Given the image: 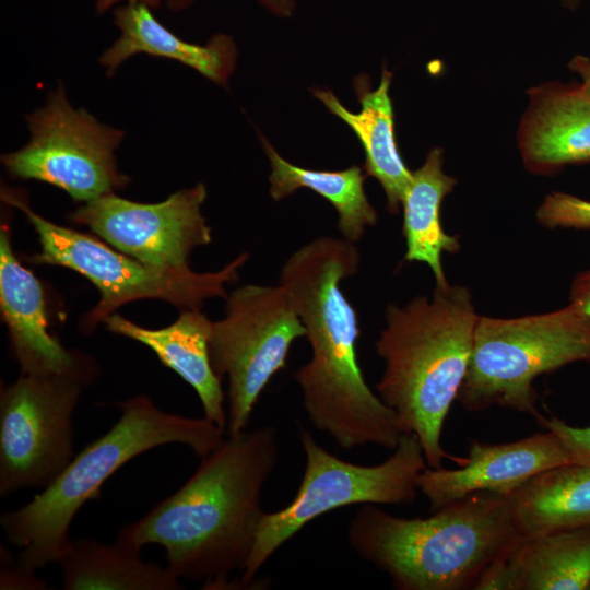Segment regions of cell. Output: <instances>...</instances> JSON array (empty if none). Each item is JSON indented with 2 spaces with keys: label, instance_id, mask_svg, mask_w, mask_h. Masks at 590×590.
<instances>
[{
  "label": "cell",
  "instance_id": "obj_1",
  "mask_svg": "<svg viewBox=\"0 0 590 590\" xmlns=\"http://www.w3.org/2000/svg\"><path fill=\"white\" fill-rule=\"evenodd\" d=\"M359 266L355 244L322 236L285 261L280 284L306 329L311 357L293 378L306 414L344 450L375 445L394 450L404 433L396 412L367 385L357 358V312L341 290Z\"/></svg>",
  "mask_w": 590,
  "mask_h": 590
},
{
  "label": "cell",
  "instance_id": "obj_2",
  "mask_svg": "<svg viewBox=\"0 0 590 590\" xmlns=\"http://www.w3.org/2000/svg\"><path fill=\"white\" fill-rule=\"evenodd\" d=\"M276 435L271 425L228 435L177 492L126 524L117 540L139 550L162 545L176 577L223 586L251 554L266 514L263 487L278 464Z\"/></svg>",
  "mask_w": 590,
  "mask_h": 590
},
{
  "label": "cell",
  "instance_id": "obj_3",
  "mask_svg": "<svg viewBox=\"0 0 590 590\" xmlns=\"http://www.w3.org/2000/svg\"><path fill=\"white\" fill-rule=\"evenodd\" d=\"M477 319L469 290L450 284L436 286L432 299L418 296L386 310L376 342L385 369L376 389L403 432L417 437L429 468L467 460L448 453L440 438L469 367Z\"/></svg>",
  "mask_w": 590,
  "mask_h": 590
},
{
  "label": "cell",
  "instance_id": "obj_4",
  "mask_svg": "<svg viewBox=\"0 0 590 590\" xmlns=\"http://www.w3.org/2000/svg\"><path fill=\"white\" fill-rule=\"evenodd\" d=\"M433 512L406 519L365 504L350 522L349 543L396 589L464 590L522 540L507 494L476 492Z\"/></svg>",
  "mask_w": 590,
  "mask_h": 590
},
{
  "label": "cell",
  "instance_id": "obj_5",
  "mask_svg": "<svg viewBox=\"0 0 590 590\" xmlns=\"http://www.w3.org/2000/svg\"><path fill=\"white\" fill-rule=\"evenodd\" d=\"M121 415L103 436L78 453L63 472L23 507L2 514L0 524L21 553L17 566L35 573L59 563L71 544L69 528L79 509L101 496V487L119 468L143 452L182 444L205 457L224 439L208 418H191L158 409L139 394L119 402Z\"/></svg>",
  "mask_w": 590,
  "mask_h": 590
},
{
  "label": "cell",
  "instance_id": "obj_6",
  "mask_svg": "<svg viewBox=\"0 0 590 590\" xmlns=\"http://www.w3.org/2000/svg\"><path fill=\"white\" fill-rule=\"evenodd\" d=\"M576 362L590 363V327L567 307L515 319L479 316L457 400L470 412L497 404L540 422L534 379Z\"/></svg>",
  "mask_w": 590,
  "mask_h": 590
},
{
  "label": "cell",
  "instance_id": "obj_7",
  "mask_svg": "<svg viewBox=\"0 0 590 590\" xmlns=\"http://www.w3.org/2000/svg\"><path fill=\"white\" fill-rule=\"evenodd\" d=\"M299 439L306 467L297 493L286 507L264 514L240 586H251L271 555L319 516L356 504H410L420 492L418 477L427 463L412 433H403L393 453L376 465L335 457L304 428Z\"/></svg>",
  "mask_w": 590,
  "mask_h": 590
},
{
  "label": "cell",
  "instance_id": "obj_8",
  "mask_svg": "<svg viewBox=\"0 0 590 590\" xmlns=\"http://www.w3.org/2000/svg\"><path fill=\"white\" fill-rule=\"evenodd\" d=\"M2 199L22 210L38 235L40 252L31 262L76 271L99 291L101 299L84 317L83 330L93 329L123 304L138 299H161L181 310H200L209 298L227 297L224 285L237 281L238 269L249 258L244 252L220 271L206 273L190 268H157L119 253L92 236L45 220L12 191H2Z\"/></svg>",
  "mask_w": 590,
  "mask_h": 590
},
{
  "label": "cell",
  "instance_id": "obj_9",
  "mask_svg": "<svg viewBox=\"0 0 590 590\" xmlns=\"http://www.w3.org/2000/svg\"><path fill=\"white\" fill-rule=\"evenodd\" d=\"M225 299V317L212 321L209 352L216 376L228 377V436L246 429L262 390L306 329L281 284H246Z\"/></svg>",
  "mask_w": 590,
  "mask_h": 590
},
{
  "label": "cell",
  "instance_id": "obj_10",
  "mask_svg": "<svg viewBox=\"0 0 590 590\" xmlns=\"http://www.w3.org/2000/svg\"><path fill=\"white\" fill-rule=\"evenodd\" d=\"M26 120L30 141L1 156L12 177L51 184L84 203L128 184L115 158L125 132L72 107L61 83Z\"/></svg>",
  "mask_w": 590,
  "mask_h": 590
},
{
  "label": "cell",
  "instance_id": "obj_11",
  "mask_svg": "<svg viewBox=\"0 0 590 590\" xmlns=\"http://www.w3.org/2000/svg\"><path fill=\"white\" fill-rule=\"evenodd\" d=\"M85 381L26 375L0 397V495L45 488L73 459L72 414Z\"/></svg>",
  "mask_w": 590,
  "mask_h": 590
},
{
  "label": "cell",
  "instance_id": "obj_12",
  "mask_svg": "<svg viewBox=\"0 0 590 590\" xmlns=\"http://www.w3.org/2000/svg\"><path fill=\"white\" fill-rule=\"evenodd\" d=\"M206 188L199 182L158 203L133 202L114 192L85 202L71 220L149 266L188 269L191 251L211 243V227L201 213Z\"/></svg>",
  "mask_w": 590,
  "mask_h": 590
},
{
  "label": "cell",
  "instance_id": "obj_13",
  "mask_svg": "<svg viewBox=\"0 0 590 590\" xmlns=\"http://www.w3.org/2000/svg\"><path fill=\"white\" fill-rule=\"evenodd\" d=\"M570 462L559 438L547 430L512 442L473 441L461 468L426 467L417 484L435 511L476 492L509 494L533 475Z\"/></svg>",
  "mask_w": 590,
  "mask_h": 590
},
{
  "label": "cell",
  "instance_id": "obj_14",
  "mask_svg": "<svg viewBox=\"0 0 590 590\" xmlns=\"http://www.w3.org/2000/svg\"><path fill=\"white\" fill-rule=\"evenodd\" d=\"M0 307L21 374L64 375L90 384L95 363L66 350L48 331L43 287L16 259L7 227L0 232Z\"/></svg>",
  "mask_w": 590,
  "mask_h": 590
},
{
  "label": "cell",
  "instance_id": "obj_15",
  "mask_svg": "<svg viewBox=\"0 0 590 590\" xmlns=\"http://www.w3.org/2000/svg\"><path fill=\"white\" fill-rule=\"evenodd\" d=\"M530 104L518 130L526 168L552 175L590 162V99L578 85L544 83L528 91Z\"/></svg>",
  "mask_w": 590,
  "mask_h": 590
},
{
  "label": "cell",
  "instance_id": "obj_16",
  "mask_svg": "<svg viewBox=\"0 0 590 590\" xmlns=\"http://www.w3.org/2000/svg\"><path fill=\"white\" fill-rule=\"evenodd\" d=\"M104 322L109 331L149 346L165 366L196 390L204 417L226 430L224 392L209 352L212 321L205 315L200 310H182L174 323L162 329L140 327L118 314L107 316Z\"/></svg>",
  "mask_w": 590,
  "mask_h": 590
},
{
  "label": "cell",
  "instance_id": "obj_17",
  "mask_svg": "<svg viewBox=\"0 0 590 590\" xmlns=\"http://www.w3.org/2000/svg\"><path fill=\"white\" fill-rule=\"evenodd\" d=\"M142 2L127 3L115 10L119 38L99 58L111 76L118 67L135 54L174 59L212 82L225 85L235 69L236 45L225 34L213 36L205 45L186 42L166 28Z\"/></svg>",
  "mask_w": 590,
  "mask_h": 590
},
{
  "label": "cell",
  "instance_id": "obj_18",
  "mask_svg": "<svg viewBox=\"0 0 590 590\" xmlns=\"http://www.w3.org/2000/svg\"><path fill=\"white\" fill-rule=\"evenodd\" d=\"M391 79L392 73L384 68L379 86L370 90L366 75L355 78L354 88L362 106L358 113L345 108L331 91L312 90V94L354 131L364 149L365 174L379 181L387 197V210L397 214L412 172L405 166L394 138L393 108L389 96Z\"/></svg>",
  "mask_w": 590,
  "mask_h": 590
},
{
  "label": "cell",
  "instance_id": "obj_19",
  "mask_svg": "<svg viewBox=\"0 0 590 590\" xmlns=\"http://www.w3.org/2000/svg\"><path fill=\"white\" fill-rule=\"evenodd\" d=\"M522 539L590 526V465L570 462L542 471L507 494Z\"/></svg>",
  "mask_w": 590,
  "mask_h": 590
},
{
  "label": "cell",
  "instance_id": "obj_20",
  "mask_svg": "<svg viewBox=\"0 0 590 590\" xmlns=\"http://www.w3.org/2000/svg\"><path fill=\"white\" fill-rule=\"evenodd\" d=\"M442 150L432 149L424 164L412 172L405 190L402 234L406 251L404 260L428 264L437 287L448 285L441 264V253H455L460 249L457 236L448 235L440 223V204L452 191L456 179L442 170Z\"/></svg>",
  "mask_w": 590,
  "mask_h": 590
},
{
  "label": "cell",
  "instance_id": "obj_21",
  "mask_svg": "<svg viewBox=\"0 0 590 590\" xmlns=\"http://www.w3.org/2000/svg\"><path fill=\"white\" fill-rule=\"evenodd\" d=\"M139 548L116 540L71 541L59 564L64 590H178L179 578L167 567L146 564Z\"/></svg>",
  "mask_w": 590,
  "mask_h": 590
},
{
  "label": "cell",
  "instance_id": "obj_22",
  "mask_svg": "<svg viewBox=\"0 0 590 590\" xmlns=\"http://www.w3.org/2000/svg\"><path fill=\"white\" fill-rule=\"evenodd\" d=\"M271 164L270 194L280 201L300 188L323 197L337 211L338 228L344 239L356 243L366 228L377 223V212L369 203L364 182L366 174L357 165L342 170H316L296 166L284 160L264 138L260 137Z\"/></svg>",
  "mask_w": 590,
  "mask_h": 590
},
{
  "label": "cell",
  "instance_id": "obj_23",
  "mask_svg": "<svg viewBox=\"0 0 590 590\" xmlns=\"http://www.w3.org/2000/svg\"><path fill=\"white\" fill-rule=\"evenodd\" d=\"M512 560L514 590L588 589L590 526L522 539Z\"/></svg>",
  "mask_w": 590,
  "mask_h": 590
},
{
  "label": "cell",
  "instance_id": "obj_24",
  "mask_svg": "<svg viewBox=\"0 0 590 590\" xmlns=\"http://www.w3.org/2000/svg\"><path fill=\"white\" fill-rule=\"evenodd\" d=\"M545 227L590 228V201L564 192L548 194L536 212Z\"/></svg>",
  "mask_w": 590,
  "mask_h": 590
},
{
  "label": "cell",
  "instance_id": "obj_25",
  "mask_svg": "<svg viewBox=\"0 0 590 590\" xmlns=\"http://www.w3.org/2000/svg\"><path fill=\"white\" fill-rule=\"evenodd\" d=\"M540 423L559 438L571 462L590 465V425L577 427L557 417H543Z\"/></svg>",
  "mask_w": 590,
  "mask_h": 590
},
{
  "label": "cell",
  "instance_id": "obj_26",
  "mask_svg": "<svg viewBox=\"0 0 590 590\" xmlns=\"http://www.w3.org/2000/svg\"><path fill=\"white\" fill-rule=\"evenodd\" d=\"M566 307L590 327V268L575 278Z\"/></svg>",
  "mask_w": 590,
  "mask_h": 590
},
{
  "label": "cell",
  "instance_id": "obj_27",
  "mask_svg": "<svg viewBox=\"0 0 590 590\" xmlns=\"http://www.w3.org/2000/svg\"><path fill=\"white\" fill-rule=\"evenodd\" d=\"M0 588L3 589H45L46 583L36 578L32 571L24 570L17 565L14 568H2Z\"/></svg>",
  "mask_w": 590,
  "mask_h": 590
},
{
  "label": "cell",
  "instance_id": "obj_28",
  "mask_svg": "<svg viewBox=\"0 0 590 590\" xmlns=\"http://www.w3.org/2000/svg\"><path fill=\"white\" fill-rule=\"evenodd\" d=\"M168 9L179 11L188 8L194 0H164ZM271 13L281 16H291L296 8L295 0H258Z\"/></svg>",
  "mask_w": 590,
  "mask_h": 590
},
{
  "label": "cell",
  "instance_id": "obj_29",
  "mask_svg": "<svg viewBox=\"0 0 590 590\" xmlns=\"http://www.w3.org/2000/svg\"><path fill=\"white\" fill-rule=\"evenodd\" d=\"M568 68L581 78L578 90L585 97L590 99V59L579 55L575 56Z\"/></svg>",
  "mask_w": 590,
  "mask_h": 590
},
{
  "label": "cell",
  "instance_id": "obj_30",
  "mask_svg": "<svg viewBox=\"0 0 590 590\" xmlns=\"http://www.w3.org/2000/svg\"><path fill=\"white\" fill-rule=\"evenodd\" d=\"M120 1H127L128 3H134V2H142L148 4L150 8H157L161 3V0H97L96 1V11L98 13H104L106 10H108L113 4L120 2Z\"/></svg>",
  "mask_w": 590,
  "mask_h": 590
},
{
  "label": "cell",
  "instance_id": "obj_31",
  "mask_svg": "<svg viewBox=\"0 0 590 590\" xmlns=\"http://www.w3.org/2000/svg\"><path fill=\"white\" fill-rule=\"evenodd\" d=\"M562 1L567 8L575 9L577 8L580 0H562Z\"/></svg>",
  "mask_w": 590,
  "mask_h": 590
},
{
  "label": "cell",
  "instance_id": "obj_32",
  "mask_svg": "<svg viewBox=\"0 0 590 590\" xmlns=\"http://www.w3.org/2000/svg\"><path fill=\"white\" fill-rule=\"evenodd\" d=\"M588 589H590V585H589V588H588Z\"/></svg>",
  "mask_w": 590,
  "mask_h": 590
}]
</instances>
